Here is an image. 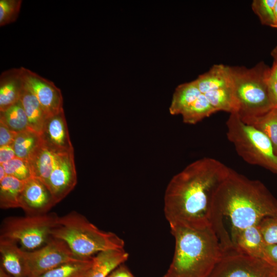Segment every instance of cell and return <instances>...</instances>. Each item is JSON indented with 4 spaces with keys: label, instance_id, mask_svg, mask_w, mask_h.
<instances>
[{
    "label": "cell",
    "instance_id": "obj_1",
    "mask_svg": "<svg viewBox=\"0 0 277 277\" xmlns=\"http://www.w3.org/2000/svg\"><path fill=\"white\" fill-rule=\"evenodd\" d=\"M230 169L216 159L204 157L175 175L164 195V213L169 225L194 228L211 225L214 195Z\"/></svg>",
    "mask_w": 277,
    "mask_h": 277
},
{
    "label": "cell",
    "instance_id": "obj_2",
    "mask_svg": "<svg viewBox=\"0 0 277 277\" xmlns=\"http://www.w3.org/2000/svg\"><path fill=\"white\" fill-rule=\"evenodd\" d=\"M211 225L222 243L230 236L223 223H231V235L258 225L263 219L277 215V200L260 181L250 180L230 169L213 196Z\"/></svg>",
    "mask_w": 277,
    "mask_h": 277
},
{
    "label": "cell",
    "instance_id": "obj_3",
    "mask_svg": "<svg viewBox=\"0 0 277 277\" xmlns=\"http://www.w3.org/2000/svg\"><path fill=\"white\" fill-rule=\"evenodd\" d=\"M175 240L172 261L163 277H207L224 249L212 225L201 228L170 225Z\"/></svg>",
    "mask_w": 277,
    "mask_h": 277
},
{
    "label": "cell",
    "instance_id": "obj_4",
    "mask_svg": "<svg viewBox=\"0 0 277 277\" xmlns=\"http://www.w3.org/2000/svg\"><path fill=\"white\" fill-rule=\"evenodd\" d=\"M52 235L64 241L79 259H89L101 252L124 249L125 242L121 238L99 229L75 211L58 216Z\"/></svg>",
    "mask_w": 277,
    "mask_h": 277
},
{
    "label": "cell",
    "instance_id": "obj_5",
    "mask_svg": "<svg viewBox=\"0 0 277 277\" xmlns=\"http://www.w3.org/2000/svg\"><path fill=\"white\" fill-rule=\"evenodd\" d=\"M229 67L237 113L242 120L261 116L273 108L268 90L270 68L263 62L250 68Z\"/></svg>",
    "mask_w": 277,
    "mask_h": 277
},
{
    "label": "cell",
    "instance_id": "obj_6",
    "mask_svg": "<svg viewBox=\"0 0 277 277\" xmlns=\"http://www.w3.org/2000/svg\"><path fill=\"white\" fill-rule=\"evenodd\" d=\"M226 124L227 138L243 160L277 174V154L266 135L245 124L237 112L230 114Z\"/></svg>",
    "mask_w": 277,
    "mask_h": 277
},
{
    "label": "cell",
    "instance_id": "obj_7",
    "mask_svg": "<svg viewBox=\"0 0 277 277\" xmlns=\"http://www.w3.org/2000/svg\"><path fill=\"white\" fill-rule=\"evenodd\" d=\"M58 219L55 212L6 217L1 225L0 238L19 243L25 251L36 250L52 237V231Z\"/></svg>",
    "mask_w": 277,
    "mask_h": 277
},
{
    "label": "cell",
    "instance_id": "obj_8",
    "mask_svg": "<svg viewBox=\"0 0 277 277\" xmlns=\"http://www.w3.org/2000/svg\"><path fill=\"white\" fill-rule=\"evenodd\" d=\"M276 272L263 260L249 256L233 247L223 251L207 277H275Z\"/></svg>",
    "mask_w": 277,
    "mask_h": 277
},
{
    "label": "cell",
    "instance_id": "obj_9",
    "mask_svg": "<svg viewBox=\"0 0 277 277\" xmlns=\"http://www.w3.org/2000/svg\"><path fill=\"white\" fill-rule=\"evenodd\" d=\"M169 111L172 115H181L184 123L191 125L195 124L217 112L193 81L176 87Z\"/></svg>",
    "mask_w": 277,
    "mask_h": 277
},
{
    "label": "cell",
    "instance_id": "obj_10",
    "mask_svg": "<svg viewBox=\"0 0 277 277\" xmlns=\"http://www.w3.org/2000/svg\"><path fill=\"white\" fill-rule=\"evenodd\" d=\"M24 254L28 277H37L62 264L83 259L76 257L64 241L53 236L42 247L25 251Z\"/></svg>",
    "mask_w": 277,
    "mask_h": 277
},
{
    "label": "cell",
    "instance_id": "obj_11",
    "mask_svg": "<svg viewBox=\"0 0 277 277\" xmlns=\"http://www.w3.org/2000/svg\"><path fill=\"white\" fill-rule=\"evenodd\" d=\"M26 86L35 95L48 116L63 110L61 90L52 82L24 67H21Z\"/></svg>",
    "mask_w": 277,
    "mask_h": 277
},
{
    "label": "cell",
    "instance_id": "obj_12",
    "mask_svg": "<svg viewBox=\"0 0 277 277\" xmlns=\"http://www.w3.org/2000/svg\"><path fill=\"white\" fill-rule=\"evenodd\" d=\"M76 183L74 151L60 153L47 183L56 203L63 200Z\"/></svg>",
    "mask_w": 277,
    "mask_h": 277
},
{
    "label": "cell",
    "instance_id": "obj_13",
    "mask_svg": "<svg viewBox=\"0 0 277 277\" xmlns=\"http://www.w3.org/2000/svg\"><path fill=\"white\" fill-rule=\"evenodd\" d=\"M56 204L50 190L42 181L32 177L25 182L20 197V208L26 215L46 214Z\"/></svg>",
    "mask_w": 277,
    "mask_h": 277
},
{
    "label": "cell",
    "instance_id": "obj_14",
    "mask_svg": "<svg viewBox=\"0 0 277 277\" xmlns=\"http://www.w3.org/2000/svg\"><path fill=\"white\" fill-rule=\"evenodd\" d=\"M40 136L43 143L54 151H74L64 110L48 116Z\"/></svg>",
    "mask_w": 277,
    "mask_h": 277
},
{
    "label": "cell",
    "instance_id": "obj_15",
    "mask_svg": "<svg viewBox=\"0 0 277 277\" xmlns=\"http://www.w3.org/2000/svg\"><path fill=\"white\" fill-rule=\"evenodd\" d=\"M24 252L16 242L0 238L1 267L11 277H28Z\"/></svg>",
    "mask_w": 277,
    "mask_h": 277
},
{
    "label": "cell",
    "instance_id": "obj_16",
    "mask_svg": "<svg viewBox=\"0 0 277 277\" xmlns=\"http://www.w3.org/2000/svg\"><path fill=\"white\" fill-rule=\"evenodd\" d=\"M22 69L12 68L0 76V112L18 102L24 87Z\"/></svg>",
    "mask_w": 277,
    "mask_h": 277
},
{
    "label": "cell",
    "instance_id": "obj_17",
    "mask_svg": "<svg viewBox=\"0 0 277 277\" xmlns=\"http://www.w3.org/2000/svg\"><path fill=\"white\" fill-rule=\"evenodd\" d=\"M234 247L249 256L262 259L266 244L258 225L248 227L231 235Z\"/></svg>",
    "mask_w": 277,
    "mask_h": 277
},
{
    "label": "cell",
    "instance_id": "obj_18",
    "mask_svg": "<svg viewBox=\"0 0 277 277\" xmlns=\"http://www.w3.org/2000/svg\"><path fill=\"white\" fill-rule=\"evenodd\" d=\"M60 153L54 151L42 141L27 160L33 177L40 180L47 186Z\"/></svg>",
    "mask_w": 277,
    "mask_h": 277
},
{
    "label": "cell",
    "instance_id": "obj_19",
    "mask_svg": "<svg viewBox=\"0 0 277 277\" xmlns=\"http://www.w3.org/2000/svg\"><path fill=\"white\" fill-rule=\"evenodd\" d=\"M124 249L101 252L93 257V263L86 277H107L110 272L127 260Z\"/></svg>",
    "mask_w": 277,
    "mask_h": 277
},
{
    "label": "cell",
    "instance_id": "obj_20",
    "mask_svg": "<svg viewBox=\"0 0 277 277\" xmlns=\"http://www.w3.org/2000/svg\"><path fill=\"white\" fill-rule=\"evenodd\" d=\"M19 100L27 115L30 129L40 135L48 115L25 83Z\"/></svg>",
    "mask_w": 277,
    "mask_h": 277
},
{
    "label": "cell",
    "instance_id": "obj_21",
    "mask_svg": "<svg viewBox=\"0 0 277 277\" xmlns=\"http://www.w3.org/2000/svg\"><path fill=\"white\" fill-rule=\"evenodd\" d=\"M25 181L7 175L0 181V208H20V197Z\"/></svg>",
    "mask_w": 277,
    "mask_h": 277
},
{
    "label": "cell",
    "instance_id": "obj_22",
    "mask_svg": "<svg viewBox=\"0 0 277 277\" xmlns=\"http://www.w3.org/2000/svg\"><path fill=\"white\" fill-rule=\"evenodd\" d=\"M242 120L266 135L271 142L277 154V108H272L261 116Z\"/></svg>",
    "mask_w": 277,
    "mask_h": 277
},
{
    "label": "cell",
    "instance_id": "obj_23",
    "mask_svg": "<svg viewBox=\"0 0 277 277\" xmlns=\"http://www.w3.org/2000/svg\"><path fill=\"white\" fill-rule=\"evenodd\" d=\"M93 263V257L78 259L51 269L37 277H86Z\"/></svg>",
    "mask_w": 277,
    "mask_h": 277
},
{
    "label": "cell",
    "instance_id": "obj_24",
    "mask_svg": "<svg viewBox=\"0 0 277 277\" xmlns=\"http://www.w3.org/2000/svg\"><path fill=\"white\" fill-rule=\"evenodd\" d=\"M42 141L40 135L30 129L17 133L12 145L16 157L28 160Z\"/></svg>",
    "mask_w": 277,
    "mask_h": 277
},
{
    "label": "cell",
    "instance_id": "obj_25",
    "mask_svg": "<svg viewBox=\"0 0 277 277\" xmlns=\"http://www.w3.org/2000/svg\"><path fill=\"white\" fill-rule=\"evenodd\" d=\"M0 121L16 133L30 129L27 115L20 100L5 111L0 112Z\"/></svg>",
    "mask_w": 277,
    "mask_h": 277
},
{
    "label": "cell",
    "instance_id": "obj_26",
    "mask_svg": "<svg viewBox=\"0 0 277 277\" xmlns=\"http://www.w3.org/2000/svg\"><path fill=\"white\" fill-rule=\"evenodd\" d=\"M276 0H254L252 3V9L263 25L274 27L276 19L274 6Z\"/></svg>",
    "mask_w": 277,
    "mask_h": 277
},
{
    "label": "cell",
    "instance_id": "obj_27",
    "mask_svg": "<svg viewBox=\"0 0 277 277\" xmlns=\"http://www.w3.org/2000/svg\"><path fill=\"white\" fill-rule=\"evenodd\" d=\"M2 165L7 175L12 176L21 181H26L33 177L27 160L15 157Z\"/></svg>",
    "mask_w": 277,
    "mask_h": 277
},
{
    "label": "cell",
    "instance_id": "obj_28",
    "mask_svg": "<svg viewBox=\"0 0 277 277\" xmlns=\"http://www.w3.org/2000/svg\"><path fill=\"white\" fill-rule=\"evenodd\" d=\"M22 0L0 1V26L13 23L20 11Z\"/></svg>",
    "mask_w": 277,
    "mask_h": 277
},
{
    "label": "cell",
    "instance_id": "obj_29",
    "mask_svg": "<svg viewBox=\"0 0 277 277\" xmlns=\"http://www.w3.org/2000/svg\"><path fill=\"white\" fill-rule=\"evenodd\" d=\"M258 226L266 244H277V215L263 219Z\"/></svg>",
    "mask_w": 277,
    "mask_h": 277
},
{
    "label": "cell",
    "instance_id": "obj_30",
    "mask_svg": "<svg viewBox=\"0 0 277 277\" xmlns=\"http://www.w3.org/2000/svg\"><path fill=\"white\" fill-rule=\"evenodd\" d=\"M262 259L277 271V244H266Z\"/></svg>",
    "mask_w": 277,
    "mask_h": 277
},
{
    "label": "cell",
    "instance_id": "obj_31",
    "mask_svg": "<svg viewBox=\"0 0 277 277\" xmlns=\"http://www.w3.org/2000/svg\"><path fill=\"white\" fill-rule=\"evenodd\" d=\"M17 133L0 121V147L12 145Z\"/></svg>",
    "mask_w": 277,
    "mask_h": 277
},
{
    "label": "cell",
    "instance_id": "obj_32",
    "mask_svg": "<svg viewBox=\"0 0 277 277\" xmlns=\"http://www.w3.org/2000/svg\"><path fill=\"white\" fill-rule=\"evenodd\" d=\"M16 157L12 145L0 147V164L7 163Z\"/></svg>",
    "mask_w": 277,
    "mask_h": 277
},
{
    "label": "cell",
    "instance_id": "obj_33",
    "mask_svg": "<svg viewBox=\"0 0 277 277\" xmlns=\"http://www.w3.org/2000/svg\"><path fill=\"white\" fill-rule=\"evenodd\" d=\"M107 277H134V276L127 267L123 263L112 271Z\"/></svg>",
    "mask_w": 277,
    "mask_h": 277
},
{
    "label": "cell",
    "instance_id": "obj_34",
    "mask_svg": "<svg viewBox=\"0 0 277 277\" xmlns=\"http://www.w3.org/2000/svg\"><path fill=\"white\" fill-rule=\"evenodd\" d=\"M268 90L273 108H277V82L268 81Z\"/></svg>",
    "mask_w": 277,
    "mask_h": 277
},
{
    "label": "cell",
    "instance_id": "obj_35",
    "mask_svg": "<svg viewBox=\"0 0 277 277\" xmlns=\"http://www.w3.org/2000/svg\"><path fill=\"white\" fill-rule=\"evenodd\" d=\"M268 80L277 82V62H273V65L270 68Z\"/></svg>",
    "mask_w": 277,
    "mask_h": 277
},
{
    "label": "cell",
    "instance_id": "obj_36",
    "mask_svg": "<svg viewBox=\"0 0 277 277\" xmlns=\"http://www.w3.org/2000/svg\"><path fill=\"white\" fill-rule=\"evenodd\" d=\"M6 175L7 174L3 166L0 164V181L2 180Z\"/></svg>",
    "mask_w": 277,
    "mask_h": 277
},
{
    "label": "cell",
    "instance_id": "obj_37",
    "mask_svg": "<svg viewBox=\"0 0 277 277\" xmlns=\"http://www.w3.org/2000/svg\"><path fill=\"white\" fill-rule=\"evenodd\" d=\"M271 55L274 59V62H277V46L274 48L271 52Z\"/></svg>",
    "mask_w": 277,
    "mask_h": 277
},
{
    "label": "cell",
    "instance_id": "obj_38",
    "mask_svg": "<svg viewBox=\"0 0 277 277\" xmlns=\"http://www.w3.org/2000/svg\"><path fill=\"white\" fill-rule=\"evenodd\" d=\"M274 15H275V19H276V22H275V25L274 28H276V26H277V0H276V3H275V6H274Z\"/></svg>",
    "mask_w": 277,
    "mask_h": 277
},
{
    "label": "cell",
    "instance_id": "obj_39",
    "mask_svg": "<svg viewBox=\"0 0 277 277\" xmlns=\"http://www.w3.org/2000/svg\"><path fill=\"white\" fill-rule=\"evenodd\" d=\"M275 277H277V272H276V274H275Z\"/></svg>",
    "mask_w": 277,
    "mask_h": 277
},
{
    "label": "cell",
    "instance_id": "obj_40",
    "mask_svg": "<svg viewBox=\"0 0 277 277\" xmlns=\"http://www.w3.org/2000/svg\"><path fill=\"white\" fill-rule=\"evenodd\" d=\"M276 28H277V26H276Z\"/></svg>",
    "mask_w": 277,
    "mask_h": 277
}]
</instances>
